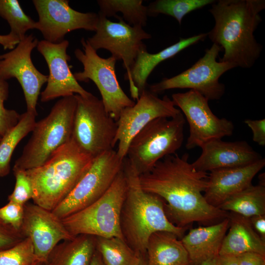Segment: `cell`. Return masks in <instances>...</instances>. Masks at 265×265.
<instances>
[{
    "label": "cell",
    "mask_w": 265,
    "mask_h": 265,
    "mask_svg": "<svg viewBox=\"0 0 265 265\" xmlns=\"http://www.w3.org/2000/svg\"><path fill=\"white\" fill-rule=\"evenodd\" d=\"M214 1L213 0H157L147 6L148 16L166 15L173 17L181 25L186 15Z\"/></svg>",
    "instance_id": "obj_30"
},
{
    "label": "cell",
    "mask_w": 265,
    "mask_h": 265,
    "mask_svg": "<svg viewBox=\"0 0 265 265\" xmlns=\"http://www.w3.org/2000/svg\"><path fill=\"white\" fill-rule=\"evenodd\" d=\"M134 265H148L146 255H140L139 260Z\"/></svg>",
    "instance_id": "obj_44"
},
{
    "label": "cell",
    "mask_w": 265,
    "mask_h": 265,
    "mask_svg": "<svg viewBox=\"0 0 265 265\" xmlns=\"http://www.w3.org/2000/svg\"><path fill=\"white\" fill-rule=\"evenodd\" d=\"M40 263L28 238L9 248L0 250V265H37Z\"/></svg>",
    "instance_id": "obj_32"
},
{
    "label": "cell",
    "mask_w": 265,
    "mask_h": 265,
    "mask_svg": "<svg viewBox=\"0 0 265 265\" xmlns=\"http://www.w3.org/2000/svg\"><path fill=\"white\" fill-rule=\"evenodd\" d=\"M229 226V217L218 223L191 229L181 240L187 252L190 265L219 256L223 239Z\"/></svg>",
    "instance_id": "obj_22"
},
{
    "label": "cell",
    "mask_w": 265,
    "mask_h": 265,
    "mask_svg": "<svg viewBox=\"0 0 265 265\" xmlns=\"http://www.w3.org/2000/svg\"><path fill=\"white\" fill-rule=\"evenodd\" d=\"M36 115L26 111L20 116L18 123L0 140V177L7 176L10 170L12 154L19 143L32 132Z\"/></svg>",
    "instance_id": "obj_27"
},
{
    "label": "cell",
    "mask_w": 265,
    "mask_h": 265,
    "mask_svg": "<svg viewBox=\"0 0 265 265\" xmlns=\"http://www.w3.org/2000/svg\"><path fill=\"white\" fill-rule=\"evenodd\" d=\"M99 13L106 18L114 17L121 12V17L132 26L143 27L148 19L147 7L142 0H98Z\"/></svg>",
    "instance_id": "obj_28"
},
{
    "label": "cell",
    "mask_w": 265,
    "mask_h": 265,
    "mask_svg": "<svg viewBox=\"0 0 265 265\" xmlns=\"http://www.w3.org/2000/svg\"><path fill=\"white\" fill-rule=\"evenodd\" d=\"M126 191L127 181L123 168L101 197L84 209L62 219L63 224L74 237L88 235L124 239L120 228V215Z\"/></svg>",
    "instance_id": "obj_6"
},
{
    "label": "cell",
    "mask_w": 265,
    "mask_h": 265,
    "mask_svg": "<svg viewBox=\"0 0 265 265\" xmlns=\"http://www.w3.org/2000/svg\"><path fill=\"white\" fill-rule=\"evenodd\" d=\"M123 171L127 191L121 212L120 228L126 242L138 255H146L148 239L154 233L169 232L182 238L188 227H178L168 219L163 201L142 188L138 174L126 158Z\"/></svg>",
    "instance_id": "obj_3"
},
{
    "label": "cell",
    "mask_w": 265,
    "mask_h": 265,
    "mask_svg": "<svg viewBox=\"0 0 265 265\" xmlns=\"http://www.w3.org/2000/svg\"><path fill=\"white\" fill-rule=\"evenodd\" d=\"M207 36V33H203L186 38H181L177 43L155 53H148L145 45L142 47L131 70L130 90L133 101L138 100L140 94L146 89L147 79L158 65L203 40Z\"/></svg>",
    "instance_id": "obj_21"
},
{
    "label": "cell",
    "mask_w": 265,
    "mask_h": 265,
    "mask_svg": "<svg viewBox=\"0 0 265 265\" xmlns=\"http://www.w3.org/2000/svg\"><path fill=\"white\" fill-rule=\"evenodd\" d=\"M249 219L255 231L265 241V214L255 215Z\"/></svg>",
    "instance_id": "obj_39"
},
{
    "label": "cell",
    "mask_w": 265,
    "mask_h": 265,
    "mask_svg": "<svg viewBox=\"0 0 265 265\" xmlns=\"http://www.w3.org/2000/svg\"><path fill=\"white\" fill-rule=\"evenodd\" d=\"M77 106L75 95L63 97L50 113L36 122L31 136L14 167L26 170L39 167L72 137Z\"/></svg>",
    "instance_id": "obj_5"
},
{
    "label": "cell",
    "mask_w": 265,
    "mask_h": 265,
    "mask_svg": "<svg viewBox=\"0 0 265 265\" xmlns=\"http://www.w3.org/2000/svg\"><path fill=\"white\" fill-rule=\"evenodd\" d=\"M25 236L0 219V250L9 248L24 239Z\"/></svg>",
    "instance_id": "obj_36"
},
{
    "label": "cell",
    "mask_w": 265,
    "mask_h": 265,
    "mask_svg": "<svg viewBox=\"0 0 265 265\" xmlns=\"http://www.w3.org/2000/svg\"><path fill=\"white\" fill-rule=\"evenodd\" d=\"M229 213V230L223 239L219 256H236L246 252L265 256V241L255 231L249 218Z\"/></svg>",
    "instance_id": "obj_23"
},
{
    "label": "cell",
    "mask_w": 265,
    "mask_h": 265,
    "mask_svg": "<svg viewBox=\"0 0 265 265\" xmlns=\"http://www.w3.org/2000/svg\"><path fill=\"white\" fill-rule=\"evenodd\" d=\"M16 179L14 190L8 200L24 205L33 197V189L30 181L26 170L13 168Z\"/></svg>",
    "instance_id": "obj_34"
},
{
    "label": "cell",
    "mask_w": 265,
    "mask_h": 265,
    "mask_svg": "<svg viewBox=\"0 0 265 265\" xmlns=\"http://www.w3.org/2000/svg\"><path fill=\"white\" fill-rule=\"evenodd\" d=\"M146 255L148 265H190L181 239L169 232H157L150 237Z\"/></svg>",
    "instance_id": "obj_24"
},
{
    "label": "cell",
    "mask_w": 265,
    "mask_h": 265,
    "mask_svg": "<svg viewBox=\"0 0 265 265\" xmlns=\"http://www.w3.org/2000/svg\"><path fill=\"white\" fill-rule=\"evenodd\" d=\"M75 96L77 106L72 138L94 158L113 149L117 122L106 111L102 100L91 93Z\"/></svg>",
    "instance_id": "obj_8"
},
{
    "label": "cell",
    "mask_w": 265,
    "mask_h": 265,
    "mask_svg": "<svg viewBox=\"0 0 265 265\" xmlns=\"http://www.w3.org/2000/svg\"><path fill=\"white\" fill-rule=\"evenodd\" d=\"M24 205L9 201L7 204L0 208V219L15 230L21 231L24 216Z\"/></svg>",
    "instance_id": "obj_35"
},
{
    "label": "cell",
    "mask_w": 265,
    "mask_h": 265,
    "mask_svg": "<svg viewBox=\"0 0 265 265\" xmlns=\"http://www.w3.org/2000/svg\"><path fill=\"white\" fill-rule=\"evenodd\" d=\"M238 265H265V256L246 252L236 256Z\"/></svg>",
    "instance_id": "obj_38"
},
{
    "label": "cell",
    "mask_w": 265,
    "mask_h": 265,
    "mask_svg": "<svg viewBox=\"0 0 265 265\" xmlns=\"http://www.w3.org/2000/svg\"><path fill=\"white\" fill-rule=\"evenodd\" d=\"M94 159L71 137L43 165L26 170L33 203L52 211L73 190Z\"/></svg>",
    "instance_id": "obj_4"
},
{
    "label": "cell",
    "mask_w": 265,
    "mask_h": 265,
    "mask_svg": "<svg viewBox=\"0 0 265 265\" xmlns=\"http://www.w3.org/2000/svg\"><path fill=\"white\" fill-rule=\"evenodd\" d=\"M181 112L167 96L160 99L149 90L145 89L136 103L122 110L116 121L115 143H118V156L124 159L131 140L150 122L160 117L172 118Z\"/></svg>",
    "instance_id": "obj_14"
},
{
    "label": "cell",
    "mask_w": 265,
    "mask_h": 265,
    "mask_svg": "<svg viewBox=\"0 0 265 265\" xmlns=\"http://www.w3.org/2000/svg\"><path fill=\"white\" fill-rule=\"evenodd\" d=\"M244 123L250 128L253 133V140L258 145H265V119H245Z\"/></svg>",
    "instance_id": "obj_37"
},
{
    "label": "cell",
    "mask_w": 265,
    "mask_h": 265,
    "mask_svg": "<svg viewBox=\"0 0 265 265\" xmlns=\"http://www.w3.org/2000/svg\"><path fill=\"white\" fill-rule=\"evenodd\" d=\"M67 0H33L39 20L36 29L45 40L53 43L63 41L69 32L80 29L95 31L98 13H82L72 8Z\"/></svg>",
    "instance_id": "obj_16"
},
{
    "label": "cell",
    "mask_w": 265,
    "mask_h": 265,
    "mask_svg": "<svg viewBox=\"0 0 265 265\" xmlns=\"http://www.w3.org/2000/svg\"><path fill=\"white\" fill-rule=\"evenodd\" d=\"M222 51L219 46L212 44L191 67L175 76L164 78L150 85L149 90L157 95L166 90L188 88L197 91L209 101L219 100L225 93V86L219 79L226 72L236 67L231 63L217 61Z\"/></svg>",
    "instance_id": "obj_10"
},
{
    "label": "cell",
    "mask_w": 265,
    "mask_h": 265,
    "mask_svg": "<svg viewBox=\"0 0 265 265\" xmlns=\"http://www.w3.org/2000/svg\"><path fill=\"white\" fill-rule=\"evenodd\" d=\"M0 16L8 23L10 33L20 41L28 30L36 29V22L24 12L17 0H0Z\"/></svg>",
    "instance_id": "obj_31"
},
{
    "label": "cell",
    "mask_w": 265,
    "mask_h": 265,
    "mask_svg": "<svg viewBox=\"0 0 265 265\" xmlns=\"http://www.w3.org/2000/svg\"><path fill=\"white\" fill-rule=\"evenodd\" d=\"M265 8L264 0H219L212 4L209 12L214 26L207 36L224 51L220 61L246 69L254 65L263 49L254 33Z\"/></svg>",
    "instance_id": "obj_2"
},
{
    "label": "cell",
    "mask_w": 265,
    "mask_h": 265,
    "mask_svg": "<svg viewBox=\"0 0 265 265\" xmlns=\"http://www.w3.org/2000/svg\"><path fill=\"white\" fill-rule=\"evenodd\" d=\"M96 237V249L105 265H134L140 255L122 238Z\"/></svg>",
    "instance_id": "obj_29"
},
{
    "label": "cell",
    "mask_w": 265,
    "mask_h": 265,
    "mask_svg": "<svg viewBox=\"0 0 265 265\" xmlns=\"http://www.w3.org/2000/svg\"><path fill=\"white\" fill-rule=\"evenodd\" d=\"M20 41V39L17 36L10 32L6 35H0V44L4 50H13Z\"/></svg>",
    "instance_id": "obj_40"
},
{
    "label": "cell",
    "mask_w": 265,
    "mask_h": 265,
    "mask_svg": "<svg viewBox=\"0 0 265 265\" xmlns=\"http://www.w3.org/2000/svg\"><path fill=\"white\" fill-rule=\"evenodd\" d=\"M9 96V84L0 80V134L3 136L19 122L21 115L16 110L6 109L4 102Z\"/></svg>",
    "instance_id": "obj_33"
},
{
    "label": "cell",
    "mask_w": 265,
    "mask_h": 265,
    "mask_svg": "<svg viewBox=\"0 0 265 265\" xmlns=\"http://www.w3.org/2000/svg\"><path fill=\"white\" fill-rule=\"evenodd\" d=\"M80 43L83 50L77 49L74 53L83 70L75 73L74 76L78 81L92 80L95 84L106 111L117 121L124 108L135 104L119 83L115 73L117 60L112 56L106 58L100 56L84 38Z\"/></svg>",
    "instance_id": "obj_9"
},
{
    "label": "cell",
    "mask_w": 265,
    "mask_h": 265,
    "mask_svg": "<svg viewBox=\"0 0 265 265\" xmlns=\"http://www.w3.org/2000/svg\"><path fill=\"white\" fill-rule=\"evenodd\" d=\"M96 250V237L80 235L57 244L42 265H90Z\"/></svg>",
    "instance_id": "obj_25"
},
{
    "label": "cell",
    "mask_w": 265,
    "mask_h": 265,
    "mask_svg": "<svg viewBox=\"0 0 265 265\" xmlns=\"http://www.w3.org/2000/svg\"><path fill=\"white\" fill-rule=\"evenodd\" d=\"M90 265H105L97 249L94 254Z\"/></svg>",
    "instance_id": "obj_42"
},
{
    "label": "cell",
    "mask_w": 265,
    "mask_h": 265,
    "mask_svg": "<svg viewBox=\"0 0 265 265\" xmlns=\"http://www.w3.org/2000/svg\"><path fill=\"white\" fill-rule=\"evenodd\" d=\"M38 42L32 34L26 35L14 49L0 54V80L16 78L24 92L26 111L36 116L40 90L48 78L37 69L31 60V52Z\"/></svg>",
    "instance_id": "obj_15"
},
{
    "label": "cell",
    "mask_w": 265,
    "mask_h": 265,
    "mask_svg": "<svg viewBox=\"0 0 265 265\" xmlns=\"http://www.w3.org/2000/svg\"><path fill=\"white\" fill-rule=\"evenodd\" d=\"M265 166L262 158L252 163L210 172L208 186L204 192L206 201L218 208L229 198L251 186L254 177Z\"/></svg>",
    "instance_id": "obj_20"
},
{
    "label": "cell",
    "mask_w": 265,
    "mask_h": 265,
    "mask_svg": "<svg viewBox=\"0 0 265 265\" xmlns=\"http://www.w3.org/2000/svg\"><path fill=\"white\" fill-rule=\"evenodd\" d=\"M21 231L33 244L35 255L43 263L59 242L71 240L73 236L67 230L62 220L52 211L34 203L24 205V216Z\"/></svg>",
    "instance_id": "obj_18"
},
{
    "label": "cell",
    "mask_w": 265,
    "mask_h": 265,
    "mask_svg": "<svg viewBox=\"0 0 265 265\" xmlns=\"http://www.w3.org/2000/svg\"><path fill=\"white\" fill-rule=\"evenodd\" d=\"M172 100L185 116L189 127L186 147L188 150L201 147L214 139L231 136L234 126L232 122L215 115L209 105V100L194 90L174 93Z\"/></svg>",
    "instance_id": "obj_12"
},
{
    "label": "cell",
    "mask_w": 265,
    "mask_h": 265,
    "mask_svg": "<svg viewBox=\"0 0 265 265\" xmlns=\"http://www.w3.org/2000/svg\"><path fill=\"white\" fill-rule=\"evenodd\" d=\"M200 148L202 153L192 164L196 170L205 172L246 165L263 158L244 140L226 142L214 139Z\"/></svg>",
    "instance_id": "obj_19"
},
{
    "label": "cell",
    "mask_w": 265,
    "mask_h": 265,
    "mask_svg": "<svg viewBox=\"0 0 265 265\" xmlns=\"http://www.w3.org/2000/svg\"><path fill=\"white\" fill-rule=\"evenodd\" d=\"M188 159L187 153L165 156L139 175L140 185L145 191L166 202V215L178 227H188L195 222L218 223L229 213L206 201L203 192L208 186L209 173L196 170Z\"/></svg>",
    "instance_id": "obj_1"
},
{
    "label": "cell",
    "mask_w": 265,
    "mask_h": 265,
    "mask_svg": "<svg viewBox=\"0 0 265 265\" xmlns=\"http://www.w3.org/2000/svg\"><path fill=\"white\" fill-rule=\"evenodd\" d=\"M37 265H42V263H40L38 264Z\"/></svg>",
    "instance_id": "obj_45"
},
{
    "label": "cell",
    "mask_w": 265,
    "mask_h": 265,
    "mask_svg": "<svg viewBox=\"0 0 265 265\" xmlns=\"http://www.w3.org/2000/svg\"><path fill=\"white\" fill-rule=\"evenodd\" d=\"M200 265H220L219 260V256L216 258L208 260L202 263Z\"/></svg>",
    "instance_id": "obj_43"
},
{
    "label": "cell",
    "mask_w": 265,
    "mask_h": 265,
    "mask_svg": "<svg viewBox=\"0 0 265 265\" xmlns=\"http://www.w3.org/2000/svg\"><path fill=\"white\" fill-rule=\"evenodd\" d=\"M99 19L95 33L86 40L96 51H108L117 61L122 60L127 71L125 78L131 83V70L137 54L145 44L144 40L151 38L140 26H132L119 16L114 17L118 22H112L98 13Z\"/></svg>",
    "instance_id": "obj_13"
},
{
    "label": "cell",
    "mask_w": 265,
    "mask_h": 265,
    "mask_svg": "<svg viewBox=\"0 0 265 265\" xmlns=\"http://www.w3.org/2000/svg\"><path fill=\"white\" fill-rule=\"evenodd\" d=\"M1 138H2V136L0 134V140H1Z\"/></svg>",
    "instance_id": "obj_46"
},
{
    "label": "cell",
    "mask_w": 265,
    "mask_h": 265,
    "mask_svg": "<svg viewBox=\"0 0 265 265\" xmlns=\"http://www.w3.org/2000/svg\"><path fill=\"white\" fill-rule=\"evenodd\" d=\"M218 208L247 218L265 214V186L252 185L229 198Z\"/></svg>",
    "instance_id": "obj_26"
},
{
    "label": "cell",
    "mask_w": 265,
    "mask_h": 265,
    "mask_svg": "<svg viewBox=\"0 0 265 265\" xmlns=\"http://www.w3.org/2000/svg\"><path fill=\"white\" fill-rule=\"evenodd\" d=\"M185 123L182 112L172 118H158L133 137L126 158L139 175L149 171L158 161L176 153L181 147Z\"/></svg>",
    "instance_id": "obj_7"
},
{
    "label": "cell",
    "mask_w": 265,
    "mask_h": 265,
    "mask_svg": "<svg viewBox=\"0 0 265 265\" xmlns=\"http://www.w3.org/2000/svg\"><path fill=\"white\" fill-rule=\"evenodd\" d=\"M69 45L67 40L58 43L45 40L38 43L37 51L44 57L49 70L47 86L40 94L42 102L73 96L74 93L82 96L91 94L79 84L71 71L68 64L71 57L67 53Z\"/></svg>",
    "instance_id": "obj_17"
},
{
    "label": "cell",
    "mask_w": 265,
    "mask_h": 265,
    "mask_svg": "<svg viewBox=\"0 0 265 265\" xmlns=\"http://www.w3.org/2000/svg\"><path fill=\"white\" fill-rule=\"evenodd\" d=\"M123 164L124 159L113 149L95 158L88 170L53 212L62 219L94 202L109 188Z\"/></svg>",
    "instance_id": "obj_11"
},
{
    "label": "cell",
    "mask_w": 265,
    "mask_h": 265,
    "mask_svg": "<svg viewBox=\"0 0 265 265\" xmlns=\"http://www.w3.org/2000/svg\"><path fill=\"white\" fill-rule=\"evenodd\" d=\"M220 265H238L236 256L231 255L219 256Z\"/></svg>",
    "instance_id": "obj_41"
}]
</instances>
